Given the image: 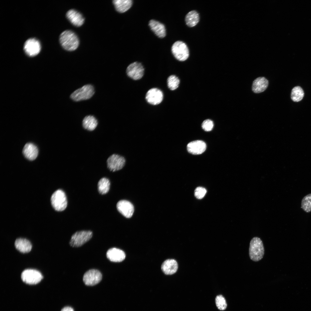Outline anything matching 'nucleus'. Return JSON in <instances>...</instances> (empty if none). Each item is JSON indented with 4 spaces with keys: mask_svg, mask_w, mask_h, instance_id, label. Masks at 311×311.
I'll return each mask as SVG.
<instances>
[{
    "mask_svg": "<svg viewBox=\"0 0 311 311\" xmlns=\"http://www.w3.org/2000/svg\"><path fill=\"white\" fill-rule=\"evenodd\" d=\"M60 43L62 47L69 51H74L78 48L79 41L76 35L71 30H66L60 35Z\"/></svg>",
    "mask_w": 311,
    "mask_h": 311,
    "instance_id": "nucleus-1",
    "label": "nucleus"
},
{
    "mask_svg": "<svg viewBox=\"0 0 311 311\" xmlns=\"http://www.w3.org/2000/svg\"><path fill=\"white\" fill-rule=\"evenodd\" d=\"M264 249L262 241L259 237H254L250 241L249 249V254L250 259L257 262L263 258Z\"/></svg>",
    "mask_w": 311,
    "mask_h": 311,
    "instance_id": "nucleus-2",
    "label": "nucleus"
},
{
    "mask_svg": "<svg viewBox=\"0 0 311 311\" xmlns=\"http://www.w3.org/2000/svg\"><path fill=\"white\" fill-rule=\"evenodd\" d=\"M94 92V87L91 85L87 84L74 91L71 94L70 97L75 101L86 100L91 98Z\"/></svg>",
    "mask_w": 311,
    "mask_h": 311,
    "instance_id": "nucleus-3",
    "label": "nucleus"
},
{
    "mask_svg": "<svg viewBox=\"0 0 311 311\" xmlns=\"http://www.w3.org/2000/svg\"><path fill=\"white\" fill-rule=\"evenodd\" d=\"M171 51L175 58L180 61H185L189 56L188 47L185 43L181 41H177L173 43Z\"/></svg>",
    "mask_w": 311,
    "mask_h": 311,
    "instance_id": "nucleus-4",
    "label": "nucleus"
},
{
    "mask_svg": "<svg viewBox=\"0 0 311 311\" xmlns=\"http://www.w3.org/2000/svg\"><path fill=\"white\" fill-rule=\"evenodd\" d=\"M51 201L52 206L57 211H62L67 206L66 196L62 190L58 189L54 192L52 196Z\"/></svg>",
    "mask_w": 311,
    "mask_h": 311,
    "instance_id": "nucleus-5",
    "label": "nucleus"
},
{
    "mask_svg": "<svg viewBox=\"0 0 311 311\" xmlns=\"http://www.w3.org/2000/svg\"><path fill=\"white\" fill-rule=\"evenodd\" d=\"M92 236V233L90 231L77 232L72 236L69 244L73 247L81 246L88 241Z\"/></svg>",
    "mask_w": 311,
    "mask_h": 311,
    "instance_id": "nucleus-6",
    "label": "nucleus"
},
{
    "mask_svg": "<svg viewBox=\"0 0 311 311\" xmlns=\"http://www.w3.org/2000/svg\"><path fill=\"white\" fill-rule=\"evenodd\" d=\"M126 162V159L123 156L117 154H113L107 160V167L110 171L116 172L122 169L124 167Z\"/></svg>",
    "mask_w": 311,
    "mask_h": 311,
    "instance_id": "nucleus-7",
    "label": "nucleus"
},
{
    "mask_svg": "<svg viewBox=\"0 0 311 311\" xmlns=\"http://www.w3.org/2000/svg\"><path fill=\"white\" fill-rule=\"evenodd\" d=\"M22 280L29 285L36 284L41 280L43 276L38 271L33 269H27L23 271L21 275Z\"/></svg>",
    "mask_w": 311,
    "mask_h": 311,
    "instance_id": "nucleus-8",
    "label": "nucleus"
},
{
    "mask_svg": "<svg viewBox=\"0 0 311 311\" xmlns=\"http://www.w3.org/2000/svg\"><path fill=\"white\" fill-rule=\"evenodd\" d=\"M127 75L134 80L141 78L144 74V68L140 62H135L130 64L126 70Z\"/></svg>",
    "mask_w": 311,
    "mask_h": 311,
    "instance_id": "nucleus-9",
    "label": "nucleus"
},
{
    "mask_svg": "<svg viewBox=\"0 0 311 311\" xmlns=\"http://www.w3.org/2000/svg\"><path fill=\"white\" fill-rule=\"evenodd\" d=\"M24 50L28 56L30 57L35 56L40 51V43L37 39L30 38L25 41L24 46Z\"/></svg>",
    "mask_w": 311,
    "mask_h": 311,
    "instance_id": "nucleus-10",
    "label": "nucleus"
},
{
    "mask_svg": "<svg viewBox=\"0 0 311 311\" xmlns=\"http://www.w3.org/2000/svg\"><path fill=\"white\" fill-rule=\"evenodd\" d=\"M102 277V274L99 270L91 269L84 274L83 281L86 285L93 286L99 283L101 280Z\"/></svg>",
    "mask_w": 311,
    "mask_h": 311,
    "instance_id": "nucleus-11",
    "label": "nucleus"
},
{
    "mask_svg": "<svg viewBox=\"0 0 311 311\" xmlns=\"http://www.w3.org/2000/svg\"><path fill=\"white\" fill-rule=\"evenodd\" d=\"M163 97V94L160 90L157 88H153L147 92L145 99L149 103L153 105H157L161 103Z\"/></svg>",
    "mask_w": 311,
    "mask_h": 311,
    "instance_id": "nucleus-12",
    "label": "nucleus"
},
{
    "mask_svg": "<svg viewBox=\"0 0 311 311\" xmlns=\"http://www.w3.org/2000/svg\"><path fill=\"white\" fill-rule=\"evenodd\" d=\"M117 208L120 213L127 218L131 217L134 212L133 204L129 201L126 200L119 201L117 203Z\"/></svg>",
    "mask_w": 311,
    "mask_h": 311,
    "instance_id": "nucleus-13",
    "label": "nucleus"
},
{
    "mask_svg": "<svg viewBox=\"0 0 311 311\" xmlns=\"http://www.w3.org/2000/svg\"><path fill=\"white\" fill-rule=\"evenodd\" d=\"M206 148V143L201 140H196L189 143L187 145L188 151L194 155L200 154L203 153Z\"/></svg>",
    "mask_w": 311,
    "mask_h": 311,
    "instance_id": "nucleus-14",
    "label": "nucleus"
},
{
    "mask_svg": "<svg viewBox=\"0 0 311 311\" xmlns=\"http://www.w3.org/2000/svg\"><path fill=\"white\" fill-rule=\"evenodd\" d=\"M68 19L73 25L79 27L84 23V18L79 12L74 9L69 10L66 14Z\"/></svg>",
    "mask_w": 311,
    "mask_h": 311,
    "instance_id": "nucleus-15",
    "label": "nucleus"
},
{
    "mask_svg": "<svg viewBox=\"0 0 311 311\" xmlns=\"http://www.w3.org/2000/svg\"><path fill=\"white\" fill-rule=\"evenodd\" d=\"M107 258L111 261L113 262H120L125 258L124 252L122 250L115 248L109 249L107 252Z\"/></svg>",
    "mask_w": 311,
    "mask_h": 311,
    "instance_id": "nucleus-16",
    "label": "nucleus"
},
{
    "mask_svg": "<svg viewBox=\"0 0 311 311\" xmlns=\"http://www.w3.org/2000/svg\"><path fill=\"white\" fill-rule=\"evenodd\" d=\"M22 152L24 156L27 159L32 161L35 160L37 156L38 149L34 144L28 143L24 147Z\"/></svg>",
    "mask_w": 311,
    "mask_h": 311,
    "instance_id": "nucleus-17",
    "label": "nucleus"
},
{
    "mask_svg": "<svg viewBox=\"0 0 311 311\" xmlns=\"http://www.w3.org/2000/svg\"><path fill=\"white\" fill-rule=\"evenodd\" d=\"M82 126L85 130L89 131H94L97 127L98 121L94 115H87L85 116L82 120Z\"/></svg>",
    "mask_w": 311,
    "mask_h": 311,
    "instance_id": "nucleus-18",
    "label": "nucleus"
},
{
    "mask_svg": "<svg viewBox=\"0 0 311 311\" xmlns=\"http://www.w3.org/2000/svg\"><path fill=\"white\" fill-rule=\"evenodd\" d=\"M149 25L152 31L158 37L162 38L165 36L166 29L163 24L156 20H151L149 22Z\"/></svg>",
    "mask_w": 311,
    "mask_h": 311,
    "instance_id": "nucleus-19",
    "label": "nucleus"
},
{
    "mask_svg": "<svg viewBox=\"0 0 311 311\" xmlns=\"http://www.w3.org/2000/svg\"><path fill=\"white\" fill-rule=\"evenodd\" d=\"M268 85V80L264 77H259L253 81L252 90L256 93H259L264 91Z\"/></svg>",
    "mask_w": 311,
    "mask_h": 311,
    "instance_id": "nucleus-20",
    "label": "nucleus"
},
{
    "mask_svg": "<svg viewBox=\"0 0 311 311\" xmlns=\"http://www.w3.org/2000/svg\"><path fill=\"white\" fill-rule=\"evenodd\" d=\"M178 268L177 263L174 259H168L165 261L161 266V269L166 275H171L175 273Z\"/></svg>",
    "mask_w": 311,
    "mask_h": 311,
    "instance_id": "nucleus-21",
    "label": "nucleus"
},
{
    "mask_svg": "<svg viewBox=\"0 0 311 311\" xmlns=\"http://www.w3.org/2000/svg\"><path fill=\"white\" fill-rule=\"evenodd\" d=\"M16 248L21 253H25L29 252L31 250L32 245L28 240L23 238H18L15 242Z\"/></svg>",
    "mask_w": 311,
    "mask_h": 311,
    "instance_id": "nucleus-22",
    "label": "nucleus"
},
{
    "mask_svg": "<svg viewBox=\"0 0 311 311\" xmlns=\"http://www.w3.org/2000/svg\"><path fill=\"white\" fill-rule=\"evenodd\" d=\"M113 3L116 10L120 13H123L131 7L132 1L131 0H114Z\"/></svg>",
    "mask_w": 311,
    "mask_h": 311,
    "instance_id": "nucleus-23",
    "label": "nucleus"
},
{
    "mask_svg": "<svg viewBox=\"0 0 311 311\" xmlns=\"http://www.w3.org/2000/svg\"><path fill=\"white\" fill-rule=\"evenodd\" d=\"M199 16L195 10H192L189 12L185 17V21L186 24L189 27L196 26L199 21Z\"/></svg>",
    "mask_w": 311,
    "mask_h": 311,
    "instance_id": "nucleus-24",
    "label": "nucleus"
},
{
    "mask_svg": "<svg viewBox=\"0 0 311 311\" xmlns=\"http://www.w3.org/2000/svg\"><path fill=\"white\" fill-rule=\"evenodd\" d=\"M110 187V182L109 179L103 177L99 181L98 184V190L102 194H107L109 191Z\"/></svg>",
    "mask_w": 311,
    "mask_h": 311,
    "instance_id": "nucleus-25",
    "label": "nucleus"
},
{
    "mask_svg": "<svg viewBox=\"0 0 311 311\" xmlns=\"http://www.w3.org/2000/svg\"><path fill=\"white\" fill-rule=\"evenodd\" d=\"M304 95V91L299 86H296L293 88L291 94V98L294 102H298L302 100Z\"/></svg>",
    "mask_w": 311,
    "mask_h": 311,
    "instance_id": "nucleus-26",
    "label": "nucleus"
},
{
    "mask_svg": "<svg viewBox=\"0 0 311 311\" xmlns=\"http://www.w3.org/2000/svg\"><path fill=\"white\" fill-rule=\"evenodd\" d=\"M179 78L174 75L170 76L167 79L168 86L170 90H172L177 89L179 86Z\"/></svg>",
    "mask_w": 311,
    "mask_h": 311,
    "instance_id": "nucleus-27",
    "label": "nucleus"
},
{
    "mask_svg": "<svg viewBox=\"0 0 311 311\" xmlns=\"http://www.w3.org/2000/svg\"><path fill=\"white\" fill-rule=\"evenodd\" d=\"M301 207L306 213L311 211V194L305 196L301 202Z\"/></svg>",
    "mask_w": 311,
    "mask_h": 311,
    "instance_id": "nucleus-28",
    "label": "nucleus"
},
{
    "mask_svg": "<svg viewBox=\"0 0 311 311\" xmlns=\"http://www.w3.org/2000/svg\"><path fill=\"white\" fill-rule=\"evenodd\" d=\"M215 301L216 305L219 310H223L226 309L227 304L225 298L222 295L217 296Z\"/></svg>",
    "mask_w": 311,
    "mask_h": 311,
    "instance_id": "nucleus-29",
    "label": "nucleus"
},
{
    "mask_svg": "<svg viewBox=\"0 0 311 311\" xmlns=\"http://www.w3.org/2000/svg\"><path fill=\"white\" fill-rule=\"evenodd\" d=\"M206 192V189L202 187H197L194 191L195 196L198 199H201L205 196Z\"/></svg>",
    "mask_w": 311,
    "mask_h": 311,
    "instance_id": "nucleus-30",
    "label": "nucleus"
},
{
    "mask_svg": "<svg viewBox=\"0 0 311 311\" xmlns=\"http://www.w3.org/2000/svg\"><path fill=\"white\" fill-rule=\"evenodd\" d=\"M214 124L213 121L209 119L204 120L202 124V127L203 130L206 131L211 130L213 128Z\"/></svg>",
    "mask_w": 311,
    "mask_h": 311,
    "instance_id": "nucleus-31",
    "label": "nucleus"
},
{
    "mask_svg": "<svg viewBox=\"0 0 311 311\" xmlns=\"http://www.w3.org/2000/svg\"><path fill=\"white\" fill-rule=\"evenodd\" d=\"M61 311H74L73 309L69 306L65 307L62 308Z\"/></svg>",
    "mask_w": 311,
    "mask_h": 311,
    "instance_id": "nucleus-32",
    "label": "nucleus"
}]
</instances>
